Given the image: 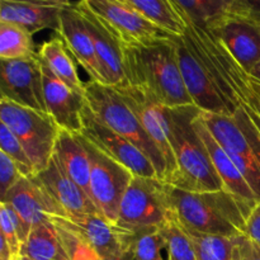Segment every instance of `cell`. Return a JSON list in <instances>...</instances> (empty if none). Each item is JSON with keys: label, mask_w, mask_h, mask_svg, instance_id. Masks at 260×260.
Listing matches in <instances>:
<instances>
[{"label": "cell", "mask_w": 260, "mask_h": 260, "mask_svg": "<svg viewBox=\"0 0 260 260\" xmlns=\"http://www.w3.org/2000/svg\"><path fill=\"white\" fill-rule=\"evenodd\" d=\"M122 61L124 85L141 89L168 108L193 104L180 74L174 36L149 45L122 43Z\"/></svg>", "instance_id": "1"}, {"label": "cell", "mask_w": 260, "mask_h": 260, "mask_svg": "<svg viewBox=\"0 0 260 260\" xmlns=\"http://www.w3.org/2000/svg\"><path fill=\"white\" fill-rule=\"evenodd\" d=\"M172 215L184 230L222 238L245 234L251 210L228 190L188 192L165 183Z\"/></svg>", "instance_id": "2"}, {"label": "cell", "mask_w": 260, "mask_h": 260, "mask_svg": "<svg viewBox=\"0 0 260 260\" xmlns=\"http://www.w3.org/2000/svg\"><path fill=\"white\" fill-rule=\"evenodd\" d=\"M202 113L198 107H164L169 126V139L174 152L177 173L170 185L188 192H211L223 189L222 180L216 173L207 147L194 127Z\"/></svg>", "instance_id": "3"}, {"label": "cell", "mask_w": 260, "mask_h": 260, "mask_svg": "<svg viewBox=\"0 0 260 260\" xmlns=\"http://www.w3.org/2000/svg\"><path fill=\"white\" fill-rule=\"evenodd\" d=\"M85 101L91 113L102 123L124 137L149 157L156 170L157 178L165 182L167 167L164 156L145 131L136 114L124 103L118 90L113 86L88 81L85 83Z\"/></svg>", "instance_id": "4"}, {"label": "cell", "mask_w": 260, "mask_h": 260, "mask_svg": "<svg viewBox=\"0 0 260 260\" xmlns=\"http://www.w3.org/2000/svg\"><path fill=\"white\" fill-rule=\"evenodd\" d=\"M203 122L260 201V134L239 106L233 116L201 113Z\"/></svg>", "instance_id": "5"}, {"label": "cell", "mask_w": 260, "mask_h": 260, "mask_svg": "<svg viewBox=\"0 0 260 260\" xmlns=\"http://www.w3.org/2000/svg\"><path fill=\"white\" fill-rule=\"evenodd\" d=\"M0 122L14 134L29 156L36 174L42 172L55 152L61 128L52 117L0 99Z\"/></svg>", "instance_id": "6"}, {"label": "cell", "mask_w": 260, "mask_h": 260, "mask_svg": "<svg viewBox=\"0 0 260 260\" xmlns=\"http://www.w3.org/2000/svg\"><path fill=\"white\" fill-rule=\"evenodd\" d=\"M169 216L165 183L135 175L121 201L116 225L128 230L160 228Z\"/></svg>", "instance_id": "7"}, {"label": "cell", "mask_w": 260, "mask_h": 260, "mask_svg": "<svg viewBox=\"0 0 260 260\" xmlns=\"http://www.w3.org/2000/svg\"><path fill=\"white\" fill-rule=\"evenodd\" d=\"M80 139L90 160L91 201L104 218L116 223L121 201L135 175L123 165L103 154L81 135Z\"/></svg>", "instance_id": "8"}, {"label": "cell", "mask_w": 260, "mask_h": 260, "mask_svg": "<svg viewBox=\"0 0 260 260\" xmlns=\"http://www.w3.org/2000/svg\"><path fill=\"white\" fill-rule=\"evenodd\" d=\"M174 41L177 45L180 74L193 104L205 113L233 116L238 108L223 98L213 81L210 70L201 60L189 40L185 36H174Z\"/></svg>", "instance_id": "9"}, {"label": "cell", "mask_w": 260, "mask_h": 260, "mask_svg": "<svg viewBox=\"0 0 260 260\" xmlns=\"http://www.w3.org/2000/svg\"><path fill=\"white\" fill-rule=\"evenodd\" d=\"M0 99L47 113L40 56L0 60Z\"/></svg>", "instance_id": "10"}, {"label": "cell", "mask_w": 260, "mask_h": 260, "mask_svg": "<svg viewBox=\"0 0 260 260\" xmlns=\"http://www.w3.org/2000/svg\"><path fill=\"white\" fill-rule=\"evenodd\" d=\"M80 135L107 156L127 168L136 177L157 178L156 170L149 157L124 137L102 123L91 113L88 104H85L83 111V129Z\"/></svg>", "instance_id": "11"}, {"label": "cell", "mask_w": 260, "mask_h": 260, "mask_svg": "<svg viewBox=\"0 0 260 260\" xmlns=\"http://www.w3.org/2000/svg\"><path fill=\"white\" fill-rule=\"evenodd\" d=\"M85 4L107 23L122 43L149 45L173 37L152 24L126 0H85Z\"/></svg>", "instance_id": "12"}, {"label": "cell", "mask_w": 260, "mask_h": 260, "mask_svg": "<svg viewBox=\"0 0 260 260\" xmlns=\"http://www.w3.org/2000/svg\"><path fill=\"white\" fill-rule=\"evenodd\" d=\"M48 218L55 226L69 231L88 244L101 259L116 253L134 234L132 230L109 222L98 213H69L50 216Z\"/></svg>", "instance_id": "13"}, {"label": "cell", "mask_w": 260, "mask_h": 260, "mask_svg": "<svg viewBox=\"0 0 260 260\" xmlns=\"http://www.w3.org/2000/svg\"><path fill=\"white\" fill-rule=\"evenodd\" d=\"M116 89L121 94L124 103L136 114L145 131L164 156L165 167H167V179L164 183L169 184L177 173V164L170 144L169 126L164 114V107L160 106L154 98H151L141 89L129 85H122Z\"/></svg>", "instance_id": "14"}, {"label": "cell", "mask_w": 260, "mask_h": 260, "mask_svg": "<svg viewBox=\"0 0 260 260\" xmlns=\"http://www.w3.org/2000/svg\"><path fill=\"white\" fill-rule=\"evenodd\" d=\"M83 14L85 24L93 40L95 55L101 66L104 85L118 88L126 84L123 61H122V43L116 33L107 25L101 17L89 9L85 0L76 2Z\"/></svg>", "instance_id": "15"}, {"label": "cell", "mask_w": 260, "mask_h": 260, "mask_svg": "<svg viewBox=\"0 0 260 260\" xmlns=\"http://www.w3.org/2000/svg\"><path fill=\"white\" fill-rule=\"evenodd\" d=\"M207 30L248 75L260 62V27L256 24L229 14Z\"/></svg>", "instance_id": "16"}, {"label": "cell", "mask_w": 260, "mask_h": 260, "mask_svg": "<svg viewBox=\"0 0 260 260\" xmlns=\"http://www.w3.org/2000/svg\"><path fill=\"white\" fill-rule=\"evenodd\" d=\"M41 65L47 113L62 131L80 135L83 129V111L86 104L85 94L76 93L65 85L42 60Z\"/></svg>", "instance_id": "17"}, {"label": "cell", "mask_w": 260, "mask_h": 260, "mask_svg": "<svg viewBox=\"0 0 260 260\" xmlns=\"http://www.w3.org/2000/svg\"><path fill=\"white\" fill-rule=\"evenodd\" d=\"M56 35L62 40L69 52L88 74L89 81L104 84L93 40L76 3H69L62 9L60 28Z\"/></svg>", "instance_id": "18"}, {"label": "cell", "mask_w": 260, "mask_h": 260, "mask_svg": "<svg viewBox=\"0 0 260 260\" xmlns=\"http://www.w3.org/2000/svg\"><path fill=\"white\" fill-rule=\"evenodd\" d=\"M32 178L62 208L65 215L69 213L101 215L90 197L69 177L55 152L47 167Z\"/></svg>", "instance_id": "19"}, {"label": "cell", "mask_w": 260, "mask_h": 260, "mask_svg": "<svg viewBox=\"0 0 260 260\" xmlns=\"http://www.w3.org/2000/svg\"><path fill=\"white\" fill-rule=\"evenodd\" d=\"M0 202L8 203L15 211L28 234L33 226L50 216L65 215L62 208L33 178L23 177L18 180Z\"/></svg>", "instance_id": "20"}, {"label": "cell", "mask_w": 260, "mask_h": 260, "mask_svg": "<svg viewBox=\"0 0 260 260\" xmlns=\"http://www.w3.org/2000/svg\"><path fill=\"white\" fill-rule=\"evenodd\" d=\"M70 2L62 0H38V2H0V22L12 23L33 35L43 29H52L57 33L60 15Z\"/></svg>", "instance_id": "21"}, {"label": "cell", "mask_w": 260, "mask_h": 260, "mask_svg": "<svg viewBox=\"0 0 260 260\" xmlns=\"http://www.w3.org/2000/svg\"><path fill=\"white\" fill-rule=\"evenodd\" d=\"M194 127L197 129L198 135L201 136V139H202L203 144L207 147L208 155H210L211 161H212L213 167H215L216 173L220 177V179L222 180L223 189L228 190L233 196H235L246 207L253 210L256 206V203L259 202L255 193L253 192V189L248 184L243 174L239 172V169L234 164L231 157L226 154V151L221 147L217 140L212 136L210 129L207 128V126L203 122L201 114L196 118Z\"/></svg>", "instance_id": "22"}, {"label": "cell", "mask_w": 260, "mask_h": 260, "mask_svg": "<svg viewBox=\"0 0 260 260\" xmlns=\"http://www.w3.org/2000/svg\"><path fill=\"white\" fill-rule=\"evenodd\" d=\"M55 154L69 177L90 197V160L81 142L80 135L61 129L56 141Z\"/></svg>", "instance_id": "23"}, {"label": "cell", "mask_w": 260, "mask_h": 260, "mask_svg": "<svg viewBox=\"0 0 260 260\" xmlns=\"http://www.w3.org/2000/svg\"><path fill=\"white\" fill-rule=\"evenodd\" d=\"M38 56L65 85L76 93L85 94V83L81 81L75 62L58 36L42 43L38 50Z\"/></svg>", "instance_id": "24"}, {"label": "cell", "mask_w": 260, "mask_h": 260, "mask_svg": "<svg viewBox=\"0 0 260 260\" xmlns=\"http://www.w3.org/2000/svg\"><path fill=\"white\" fill-rule=\"evenodd\" d=\"M22 258L30 260H69L56 226L50 218L30 229L22 248Z\"/></svg>", "instance_id": "25"}, {"label": "cell", "mask_w": 260, "mask_h": 260, "mask_svg": "<svg viewBox=\"0 0 260 260\" xmlns=\"http://www.w3.org/2000/svg\"><path fill=\"white\" fill-rule=\"evenodd\" d=\"M147 20L172 36L182 37L188 24L173 0H126Z\"/></svg>", "instance_id": "26"}, {"label": "cell", "mask_w": 260, "mask_h": 260, "mask_svg": "<svg viewBox=\"0 0 260 260\" xmlns=\"http://www.w3.org/2000/svg\"><path fill=\"white\" fill-rule=\"evenodd\" d=\"M184 20L198 28H212L229 15L230 0H173Z\"/></svg>", "instance_id": "27"}, {"label": "cell", "mask_w": 260, "mask_h": 260, "mask_svg": "<svg viewBox=\"0 0 260 260\" xmlns=\"http://www.w3.org/2000/svg\"><path fill=\"white\" fill-rule=\"evenodd\" d=\"M37 53L33 35L17 24L0 22V60H15Z\"/></svg>", "instance_id": "28"}, {"label": "cell", "mask_w": 260, "mask_h": 260, "mask_svg": "<svg viewBox=\"0 0 260 260\" xmlns=\"http://www.w3.org/2000/svg\"><path fill=\"white\" fill-rule=\"evenodd\" d=\"M165 239L168 260H198L197 251L187 231L170 212L169 218L160 226Z\"/></svg>", "instance_id": "29"}, {"label": "cell", "mask_w": 260, "mask_h": 260, "mask_svg": "<svg viewBox=\"0 0 260 260\" xmlns=\"http://www.w3.org/2000/svg\"><path fill=\"white\" fill-rule=\"evenodd\" d=\"M187 234L194 245L198 260H240L235 238L202 235L190 231H187Z\"/></svg>", "instance_id": "30"}, {"label": "cell", "mask_w": 260, "mask_h": 260, "mask_svg": "<svg viewBox=\"0 0 260 260\" xmlns=\"http://www.w3.org/2000/svg\"><path fill=\"white\" fill-rule=\"evenodd\" d=\"M0 228L12 260H22V248L28 238L24 225L8 203L0 202Z\"/></svg>", "instance_id": "31"}, {"label": "cell", "mask_w": 260, "mask_h": 260, "mask_svg": "<svg viewBox=\"0 0 260 260\" xmlns=\"http://www.w3.org/2000/svg\"><path fill=\"white\" fill-rule=\"evenodd\" d=\"M134 231L136 260H164L160 253L165 248V239L160 228H144Z\"/></svg>", "instance_id": "32"}, {"label": "cell", "mask_w": 260, "mask_h": 260, "mask_svg": "<svg viewBox=\"0 0 260 260\" xmlns=\"http://www.w3.org/2000/svg\"><path fill=\"white\" fill-rule=\"evenodd\" d=\"M0 151L7 154L17 164L18 169L24 178H32L36 175V169L25 152L24 147L20 145L12 131L0 122Z\"/></svg>", "instance_id": "33"}, {"label": "cell", "mask_w": 260, "mask_h": 260, "mask_svg": "<svg viewBox=\"0 0 260 260\" xmlns=\"http://www.w3.org/2000/svg\"><path fill=\"white\" fill-rule=\"evenodd\" d=\"M56 229H57L58 238L68 254L69 260H102L88 244L63 229L57 228V226Z\"/></svg>", "instance_id": "34"}, {"label": "cell", "mask_w": 260, "mask_h": 260, "mask_svg": "<svg viewBox=\"0 0 260 260\" xmlns=\"http://www.w3.org/2000/svg\"><path fill=\"white\" fill-rule=\"evenodd\" d=\"M22 178L17 164L7 154L0 151V201Z\"/></svg>", "instance_id": "35"}, {"label": "cell", "mask_w": 260, "mask_h": 260, "mask_svg": "<svg viewBox=\"0 0 260 260\" xmlns=\"http://www.w3.org/2000/svg\"><path fill=\"white\" fill-rule=\"evenodd\" d=\"M229 14L243 18L260 27V0H230Z\"/></svg>", "instance_id": "36"}, {"label": "cell", "mask_w": 260, "mask_h": 260, "mask_svg": "<svg viewBox=\"0 0 260 260\" xmlns=\"http://www.w3.org/2000/svg\"><path fill=\"white\" fill-rule=\"evenodd\" d=\"M236 249L240 260H260V244L246 235L235 238Z\"/></svg>", "instance_id": "37"}, {"label": "cell", "mask_w": 260, "mask_h": 260, "mask_svg": "<svg viewBox=\"0 0 260 260\" xmlns=\"http://www.w3.org/2000/svg\"><path fill=\"white\" fill-rule=\"evenodd\" d=\"M251 240L260 244V201L256 203L255 207L251 210L248 220H246L245 234Z\"/></svg>", "instance_id": "38"}, {"label": "cell", "mask_w": 260, "mask_h": 260, "mask_svg": "<svg viewBox=\"0 0 260 260\" xmlns=\"http://www.w3.org/2000/svg\"><path fill=\"white\" fill-rule=\"evenodd\" d=\"M102 260H136V254H135V231L132 234V238L127 243H124L116 253L111 254V255Z\"/></svg>", "instance_id": "39"}, {"label": "cell", "mask_w": 260, "mask_h": 260, "mask_svg": "<svg viewBox=\"0 0 260 260\" xmlns=\"http://www.w3.org/2000/svg\"><path fill=\"white\" fill-rule=\"evenodd\" d=\"M249 76H250V79L254 81V83L259 84L260 85V62L253 69V71L249 74Z\"/></svg>", "instance_id": "40"}, {"label": "cell", "mask_w": 260, "mask_h": 260, "mask_svg": "<svg viewBox=\"0 0 260 260\" xmlns=\"http://www.w3.org/2000/svg\"><path fill=\"white\" fill-rule=\"evenodd\" d=\"M249 79H250V78H249ZM250 84H251V88H253V90L255 91V93L260 96V85H259V84L254 83V81L251 80V79H250Z\"/></svg>", "instance_id": "41"}, {"label": "cell", "mask_w": 260, "mask_h": 260, "mask_svg": "<svg viewBox=\"0 0 260 260\" xmlns=\"http://www.w3.org/2000/svg\"><path fill=\"white\" fill-rule=\"evenodd\" d=\"M22 260H30V259H28V258H22Z\"/></svg>", "instance_id": "42"}]
</instances>
